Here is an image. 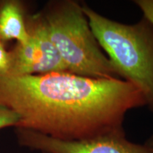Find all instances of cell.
<instances>
[{"mask_svg":"<svg viewBox=\"0 0 153 153\" xmlns=\"http://www.w3.org/2000/svg\"><path fill=\"white\" fill-rule=\"evenodd\" d=\"M0 104L19 116L16 128L63 141L124 135L127 113L146 106L140 91L125 80L68 72L0 75Z\"/></svg>","mask_w":153,"mask_h":153,"instance_id":"6da1fadb","label":"cell"},{"mask_svg":"<svg viewBox=\"0 0 153 153\" xmlns=\"http://www.w3.org/2000/svg\"><path fill=\"white\" fill-rule=\"evenodd\" d=\"M102 50L120 79L136 87L153 113V25L143 16L133 24L107 18L82 3Z\"/></svg>","mask_w":153,"mask_h":153,"instance_id":"7a4b0ae2","label":"cell"},{"mask_svg":"<svg viewBox=\"0 0 153 153\" xmlns=\"http://www.w3.org/2000/svg\"><path fill=\"white\" fill-rule=\"evenodd\" d=\"M41 13L68 72L94 79H120L97 41L82 3L51 1Z\"/></svg>","mask_w":153,"mask_h":153,"instance_id":"3957f363","label":"cell"},{"mask_svg":"<svg viewBox=\"0 0 153 153\" xmlns=\"http://www.w3.org/2000/svg\"><path fill=\"white\" fill-rule=\"evenodd\" d=\"M29 40L16 43L9 51L11 68L9 74L41 75L68 72L58 51L51 41L41 13L26 16Z\"/></svg>","mask_w":153,"mask_h":153,"instance_id":"277c9868","label":"cell"},{"mask_svg":"<svg viewBox=\"0 0 153 153\" xmlns=\"http://www.w3.org/2000/svg\"><path fill=\"white\" fill-rule=\"evenodd\" d=\"M19 144L43 153H153V146L131 142L124 135H107L82 141H63L17 128Z\"/></svg>","mask_w":153,"mask_h":153,"instance_id":"5b68a950","label":"cell"},{"mask_svg":"<svg viewBox=\"0 0 153 153\" xmlns=\"http://www.w3.org/2000/svg\"><path fill=\"white\" fill-rule=\"evenodd\" d=\"M26 16L22 1H0V41L16 40L18 43H26L29 40Z\"/></svg>","mask_w":153,"mask_h":153,"instance_id":"8992f818","label":"cell"},{"mask_svg":"<svg viewBox=\"0 0 153 153\" xmlns=\"http://www.w3.org/2000/svg\"><path fill=\"white\" fill-rule=\"evenodd\" d=\"M19 120L20 118L16 113L0 104V129L11 126L16 128Z\"/></svg>","mask_w":153,"mask_h":153,"instance_id":"52a82bcc","label":"cell"},{"mask_svg":"<svg viewBox=\"0 0 153 153\" xmlns=\"http://www.w3.org/2000/svg\"><path fill=\"white\" fill-rule=\"evenodd\" d=\"M11 59L9 51L4 47V43L0 41V75H5L10 73Z\"/></svg>","mask_w":153,"mask_h":153,"instance_id":"ba28073f","label":"cell"},{"mask_svg":"<svg viewBox=\"0 0 153 153\" xmlns=\"http://www.w3.org/2000/svg\"><path fill=\"white\" fill-rule=\"evenodd\" d=\"M133 3L140 9L143 16L153 25V0H134Z\"/></svg>","mask_w":153,"mask_h":153,"instance_id":"9c48e42d","label":"cell"},{"mask_svg":"<svg viewBox=\"0 0 153 153\" xmlns=\"http://www.w3.org/2000/svg\"><path fill=\"white\" fill-rule=\"evenodd\" d=\"M146 143L147 144L150 145H152V146H153V135L148 140H147Z\"/></svg>","mask_w":153,"mask_h":153,"instance_id":"30bf717a","label":"cell"}]
</instances>
